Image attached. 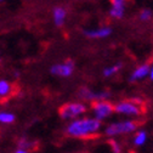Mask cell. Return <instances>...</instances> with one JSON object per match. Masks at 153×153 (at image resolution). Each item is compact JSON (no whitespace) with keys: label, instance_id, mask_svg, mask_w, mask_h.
Masks as SVG:
<instances>
[{"label":"cell","instance_id":"cell-1","mask_svg":"<svg viewBox=\"0 0 153 153\" xmlns=\"http://www.w3.org/2000/svg\"><path fill=\"white\" fill-rule=\"evenodd\" d=\"M102 123L94 117L78 118L69 122L66 128V134L74 139H91L100 132Z\"/></svg>","mask_w":153,"mask_h":153},{"label":"cell","instance_id":"cell-2","mask_svg":"<svg viewBox=\"0 0 153 153\" xmlns=\"http://www.w3.org/2000/svg\"><path fill=\"white\" fill-rule=\"evenodd\" d=\"M137 129V123L134 120H122V122H114L106 126L105 135L109 139H113L119 135H128Z\"/></svg>","mask_w":153,"mask_h":153},{"label":"cell","instance_id":"cell-3","mask_svg":"<svg viewBox=\"0 0 153 153\" xmlns=\"http://www.w3.org/2000/svg\"><path fill=\"white\" fill-rule=\"evenodd\" d=\"M88 107L82 102H69L63 105L60 108V117L63 120H74L78 119L86 113Z\"/></svg>","mask_w":153,"mask_h":153},{"label":"cell","instance_id":"cell-4","mask_svg":"<svg viewBox=\"0 0 153 153\" xmlns=\"http://www.w3.org/2000/svg\"><path fill=\"white\" fill-rule=\"evenodd\" d=\"M114 112L122 114V116H130L137 117L142 113V108L140 106L139 100H130V101H122L114 106Z\"/></svg>","mask_w":153,"mask_h":153},{"label":"cell","instance_id":"cell-5","mask_svg":"<svg viewBox=\"0 0 153 153\" xmlns=\"http://www.w3.org/2000/svg\"><path fill=\"white\" fill-rule=\"evenodd\" d=\"M91 111L94 114V118L102 123V120L111 117L114 112V106L108 101H95L92 102Z\"/></svg>","mask_w":153,"mask_h":153},{"label":"cell","instance_id":"cell-6","mask_svg":"<svg viewBox=\"0 0 153 153\" xmlns=\"http://www.w3.org/2000/svg\"><path fill=\"white\" fill-rule=\"evenodd\" d=\"M79 97L82 100L86 101H107V99L111 97L109 91H100V92H94L88 88H82L78 92Z\"/></svg>","mask_w":153,"mask_h":153},{"label":"cell","instance_id":"cell-7","mask_svg":"<svg viewBox=\"0 0 153 153\" xmlns=\"http://www.w3.org/2000/svg\"><path fill=\"white\" fill-rule=\"evenodd\" d=\"M73 69H74V63L72 60H68L65 63L53 65L51 67V73L59 76H69L73 73Z\"/></svg>","mask_w":153,"mask_h":153},{"label":"cell","instance_id":"cell-8","mask_svg":"<svg viewBox=\"0 0 153 153\" xmlns=\"http://www.w3.org/2000/svg\"><path fill=\"white\" fill-rule=\"evenodd\" d=\"M111 3H112L111 16L114 18H122L125 9V0H111Z\"/></svg>","mask_w":153,"mask_h":153},{"label":"cell","instance_id":"cell-9","mask_svg":"<svg viewBox=\"0 0 153 153\" xmlns=\"http://www.w3.org/2000/svg\"><path fill=\"white\" fill-rule=\"evenodd\" d=\"M111 28L103 27V28H97V29H89L85 30V35L89 38H96V39H101V38H106L111 34Z\"/></svg>","mask_w":153,"mask_h":153},{"label":"cell","instance_id":"cell-10","mask_svg":"<svg viewBox=\"0 0 153 153\" xmlns=\"http://www.w3.org/2000/svg\"><path fill=\"white\" fill-rule=\"evenodd\" d=\"M149 69H151V67L148 65H142V66L137 67L130 75V80L134 82V80H140V79L145 78L146 75L149 74Z\"/></svg>","mask_w":153,"mask_h":153},{"label":"cell","instance_id":"cell-11","mask_svg":"<svg viewBox=\"0 0 153 153\" xmlns=\"http://www.w3.org/2000/svg\"><path fill=\"white\" fill-rule=\"evenodd\" d=\"M147 139H148V134L146 130H137L135 135H134L132 145L135 147H142L143 145H146Z\"/></svg>","mask_w":153,"mask_h":153},{"label":"cell","instance_id":"cell-12","mask_svg":"<svg viewBox=\"0 0 153 153\" xmlns=\"http://www.w3.org/2000/svg\"><path fill=\"white\" fill-rule=\"evenodd\" d=\"M66 20V10L63 7H55L53 9V22L57 27H61Z\"/></svg>","mask_w":153,"mask_h":153},{"label":"cell","instance_id":"cell-13","mask_svg":"<svg viewBox=\"0 0 153 153\" xmlns=\"http://www.w3.org/2000/svg\"><path fill=\"white\" fill-rule=\"evenodd\" d=\"M12 86L7 80H0V97H7L11 94Z\"/></svg>","mask_w":153,"mask_h":153},{"label":"cell","instance_id":"cell-14","mask_svg":"<svg viewBox=\"0 0 153 153\" xmlns=\"http://www.w3.org/2000/svg\"><path fill=\"white\" fill-rule=\"evenodd\" d=\"M15 114L10 112H1L0 113V123L3 124H11L15 122Z\"/></svg>","mask_w":153,"mask_h":153},{"label":"cell","instance_id":"cell-15","mask_svg":"<svg viewBox=\"0 0 153 153\" xmlns=\"http://www.w3.org/2000/svg\"><path fill=\"white\" fill-rule=\"evenodd\" d=\"M120 68H122V63H117V65H114V66H111V67H108V68H106L103 71V75L105 76H111L113 74H116Z\"/></svg>","mask_w":153,"mask_h":153},{"label":"cell","instance_id":"cell-16","mask_svg":"<svg viewBox=\"0 0 153 153\" xmlns=\"http://www.w3.org/2000/svg\"><path fill=\"white\" fill-rule=\"evenodd\" d=\"M109 146H111L112 153H123V147H122V145L117 140L111 139L109 140Z\"/></svg>","mask_w":153,"mask_h":153},{"label":"cell","instance_id":"cell-17","mask_svg":"<svg viewBox=\"0 0 153 153\" xmlns=\"http://www.w3.org/2000/svg\"><path fill=\"white\" fill-rule=\"evenodd\" d=\"M35 143L29 141V140H26V139H21L20 141H18V147H21L22 149H29V148H34Z\"/></svg>","mask_w":153,"mask_h":153},{"label":"cell","instance_id":"cell-18","mask_svg":"<svg viewBox=\"0 0 153 153\" xmlns=\"http://www.w3.org/2000/svg\"><path fill=\"white\" fill-rule=\"evenodd\" d=\"M151 17H152V12L148 9L142 10L141 13H140V20L141 21H148V20H151Z\"/></svg>","mask_w":153,"mask_h":153},{"label":"cell","instance_id":"cell-19","mask_svg":"<svg viewBox=\"0 0 153 153\" xmlns=\"http://www.w3.org/2000/svg\"><path fill=\"white\" fill-rule=\"evenodd\" d=\"M15 153H29V152H28L27 149H22V148H18V149H17V151H16Z\"/></svg>","mask_w":153,"mask_h":153},{"label":"cell","instance_id":"cell-20","mask_svg":"<svg viewBox=\"0 0 153 153\" xmlns=\"http://www.w3.org/2000/svg\"><path fill=\"white\" fill-rule=\"evenodd\" d=\"M149 78H151V80H153V66L149 69Z\"/></svg>","mask_w":153,"mask_h":153},{"label":"cell","instance_id":"cell-21","mask_svg":"<svg viewBox=\"0 0 153 153\" xmlns=\"http://www.w3.org/2000/svg\"><path fill=\"white\" fill-rule=\"evenodd\" d=\"M0 1H3V0H0Z\"/></svg>","mask_w":153,"mask_h":153}]
</instances>
